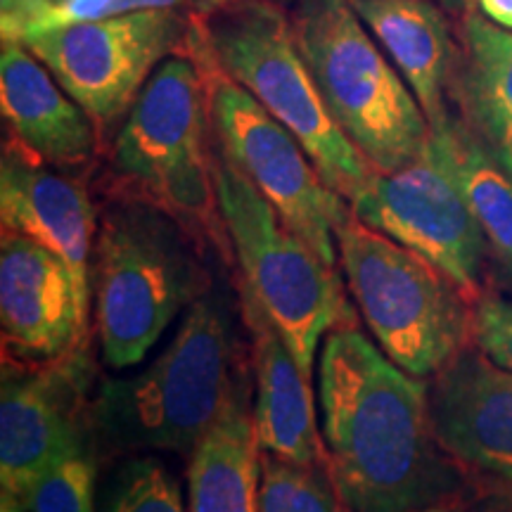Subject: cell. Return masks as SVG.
I'll return each instance as SVG.
<instances>
[{"label":"cell","mask_w":512,"mask_h":512,"mask_svg":"<svg viewBox=\"0 0 512 512\" xmlns=\"http://www.w3.org/2000/svg\"><path fill=\"white\" fill-rule=\"evenodd\" d=\"M475 5L479 15H484L498 27L512 31V0H475Z\"/></svg>","instance_id":"27"},{"label":"cell","mask_w":512,"mask_h":512,"mask_svg":"<svg viewBox=\"0 0 512 512\" xmlns=\"http://www.w3.org/2000/svg\"><path fill=\"white\" fill-rule=\"evenodd\" d=\"M195 0H3L5 43H24L43 31L67 24L93 22V19L124 15V12L183 8Z\"/></svg>","instance_id":"22"},{"label":"cell","mask_w":512,"mask_h":512,"mask_svg":"<svg viewBox=\"0 0 512 512\" xmlns=\"http://www.w3.org/2000/svg\"><path fill=\"white\" fill-rule=\"evenodd\" d=\"M432 131L446 147L491 259L512 285V174L463 121L448 117Z\"/></svg>","instance_id":"21"},{"label":"cell","mask_w":512,"mask_h":512,"mask_svg":"<svg viewBox=\"0 0 512 512\" xmlns=\"http://www.w3.org/2000/svg\"><path fill=\"white\" fill-rule=\"evenodd\" d=\"M216 192L240 266V294L264 311L313 380L323 339L356 323L342 275L299 238L247 176L216 147Z\"/></svg>","instance_id":"7"},{"label":"cell","mask_w":512,"mask_h":512,"mask_svg":"<svg viewBox=\"0 0 512 512\" xmlns=\"http://www.w3.org/2000/svg\"><path fill=\"white\" fill-rule=\"evenodd\" d=\"M316 387L328 472L351 512H411L456 496L460 472L434 434L430 389L356 323L323 339Z\"/></svg>","instance_id":"1"},{"label":"cell","mask_w":512,"mask_h":512,"mask_svg":"<svg viewBox=\"0 0 512 512\" xmlns=\"http://www.w3.org/2000/svg\"><path fill=\"white\" fill-rule=\"evenodd\" d=\"M439 3L446 5V10H451V12H463L467 0H439Z\"/></svg>","instance_id":"31"},{"label":"cell","mask_w":512,"mask_h":512,"mask_svg":"<svg viewBox=\"0 0 512 512\" xmlns=\"http://www.w3.org/2000/svg\"><path fill=\"white\" fill-rule=\"evenodd\" d=\"M0 110L12 143L50 166H81L98 147L93 117L22 43H3Z\"/></svg>","instance_id":"17"},{"label":"cell","mask_w":512,"mask_h":512,"mask_svg":"<svg viewBox=\"0 0 512 512\" xmlns=\"http://www.w3.org/2000/svg\"><path fill=\"white\" fill-rule=\"evenodd\" d=\"M290 19L332 119L373 171L389 174L418 159L430 121L349 0H294Z\"/></svg>","instance_id":"5"},{"label":"cell","mask_w":512,"mask_h":512,"mask_svg":"<svg viewBox=\"0 0 512 512\" xmlns=\"http://www.w3.org/2000/svg\"><path fill=\"white\" fill-rule=\"evenodd\" d=\"M0 512H24V505L17 503L15 498L3 494V501H0Z\"/></svg>","instance_id":"29"},{"label":"cell","mask_w":512,"mask_h":512,"mask_svg":"<svg viewBox=\"0 0 512 512\" xmlns=\"http://www.w3.org/2000/svg\"><path fill=\"white\" fill-rule=\"evenodd\" d=\"M273 3H278V5H283V8H287V5H292L294 0H273Z\"/></svg>","instance_id":"32"},{"label":"cell","mask_w":512,"mask_h":512,"mask_svg":"<svg viewBox=\"0 0 512 512\" xmlns=\"http://www.w3.org/2000/svg\"><path fill=\"white\" fill-rule=\"evenodd\" d=\"M498 162H501L503 166H505V169H508L510 171V174H512V140H510V143L508 145H505L503 147V150L501 152H498Z\"/></svg>","instance_id":"30"},{"label":"cell","mask_w":512,"mask_h":512,"mask_svg":"<svg viewBox=\"0 0 512 512\" xmlns=\"http://www.w3.org/2000/svg\"><path fill=\"white\" fill-rule=\"evenodd\" d=\"M95 479L91 446L76 448L36 479L22 505L27 512H95Z\"/></svg>","instance_id":"25"},{"label":"cell","mask_w":512,"mask_h":512,"mask_svg":"<svg viewBox=\"0 0 512 512\" xmlns=\"http://www.w3.org/2000/svg\"><path fill=\"white\" fill-rule=\"evenodd\" d=\"M0 325L12 354L43 363L79 351L88 328L69 266L10 230L0 240Z\"/></svg>","instance_id":"13"},{"label":"cell","mask_w":512,"mask_h":512,"mask_svg":"<svg viewBox=\"0 0 512 512\" xmlns=\"http://www.w3.org/2000/svg\"><path fill=\"white\" fill-rule=\"evenodd\" d=\"M209 287L192 233L174 214L152 200L112 204L93 254L95 318L107 366H138Z\"/></svg>","instance_id":"4"},{"label":"cell","mask_w":512,"mask_h":512,"mask_svg":"<svg viewBox=\"0 0 512 512\" xmlns=\"http://www.w3.org/2000/svg\"><path fill=\"white\" fill-rule=\"evenodd\" d=\"M472 342L512 373V297L484 292L472 304Z\"/></svg>","instance_id":"26"},{"label":"cell","mask_w":512,"mask_h":512,"mask_svg":"<svg viewBox=\"0 0 512 512\" xmlns=\"http://www.w3.org/2000/svg\"><path fill=\"white\" fill-rule=\"evenodd\" d=\"M328 467L261 456V512H347Z\"/></svg>","instance_id":"23"},{"label":"cell","mask_w":512,"mask_h":512,"mask_svg":"<svg viewBox=\"0 0 512 512\" xmlns=\"http://www.w3.org/2000/svg\"><path fill=\"white\" fill-rule=\"evenodd\" d=\"M235 347L228 297L209 287L150 366L102 382L93 418L107 444L192 453L219 420L242 373L235 368Z\"/></svg>","instance_id":"2"},{"label":"cell","mask_w":512,"mask_h":512,"mask_svg":"<svg viewBox=\"0 0 512 512\" xmlns=\"http://www.w3.org/2000/svg\"><path fill=\"white\" fill-rule=\"evenodd\" d=\"M192 5L211 64L304 145L332 190L354 200L375 171L332 119L294 41L290 12L273 0H195Z\"/></svg>","instance_id":"3"},{"label":"cell","mask_w":512,"mask_h":512,"mask_svg":"<svg viewBox=\"0 0 512 512\" xmlns=\"http://www.w3.org/2000/svg\"><path fill=\"white\" fill-rule=\"evenodd\" d=\"M411 512H463V510H460L456 503L444 501V503H434V505H427V508H418V510H411Z\"/></svg>","instance_id":"28"},{"label":"cell","mask_w":512,"mask_h":512,"mask_svg":"<svg viewBox=\"0 0 512 512\" xmlns=\"http://www.w3.org/2000/svg\"><path fill=\"white\" fill-rule=\"evenodd\" d=\"M211 121L216 138L247 181L280 219L316 252L337 268V230L351 216V204L325 181L304 145L273 119L240 83L207 67Z\"/></svg>","instance_id":"9"},{"label":"cell","mask_w":512,"mask_h":512,"mask_svg":"<svg viewBox=\"0 0 512 512\" xmlns=\"http://www.w3.org/2000/svg\"><path fill=\"white\" fill-rule=\"evenodd\" d=\"M240 373L219 420L192 448L188 512H261V446Z\"/></svg>","instance_id":"19"},{"label":"cell","mask_w":512,"mask_h":512,"mask_svg":"<svg viewBox=\"0 0 512 512\" xmlns=\"http://www.w3.org/2000/svg\"><path fill=\"white\" fill-rule=\"evenodd\" d=\"M88 363L79 351L34 370H8L0 389V484L24 501L50 465L91 446L83 427V384Z\"/></svg>","instance_id":"12"},{"label":"cell","mask_w":512,"mask_h":512,"mask_svg":"<svg viewBox=\"0 0 512 512\" xmlns=\"http://www.w3.org/2000/svg\"><path fill=\"white\" fill-rule=\"evenodd\" d=\"M0 221L3 230L24 235L60 256L74 275L81 304L91 309L100 226L91 195L79 181L10 143L0 162Z\"/></svg>","instance_id":"15"},{"label":"cell","mask_w":512,"mask_h":512,"mask_svg":"<svg viewBox=\"0 0 512 512\" xmlns=\"http://www.w3.org/2000/svg\"><path fill=\"white\" fill-rule=\"evenodd\" d=\"M207 67L190 53L159 64L131 105L114 143V166L174 214L192 235L228 247L214 178Z\"/></svg>","instance_id":"6"},{"label":"cell","mask_w":512,"mask_h":512,"mask_svg":"<svg viewBox=\"0 0 512 512\" xmlns=\"http://www.w3.org/2000/svg\"><path fill=\"white\" fill-rule=\"evenodd\" d=\"M337 254L375 344L406 373L437 375L472 342V302L463 290L354 211L337 230Z\"/></svg>","instance_id":"8"},{"label":"cell","mask_w":512,"mask_h":512,"mask_svg":"<svg viewBox=\"0 0 512 512\" xmlns=\"http://www.w3.org/2000/svg\"><path fill=\"white\" fill-rule=\"evenodd\" d=\"M192 12L157 8L67 24L27 38V46L95 121H114L166 57L185 53Z\"/></svg>","instance_id":"11"},{"label":"cell","mask_w":512,"mask_h":512,"mask_svg":"<svg viewBox=\"0 0 512 512\" xmlns=\"http://www.w3.org/2000/svg\"><path fill=\"white\" fill-rule=\"evenodd\" d=\"M100 512H185L181 489L155 458H131L117 465L102 491Z\"/></svg>","instance_id":"24"},{"label":"cell","mask_w":512,"mask_h":512,"mask_svg":"<svg viewBox=\"0 0 512 512\" xmlns=\"http://www.w3.org/2000/svg\"><path fill=\"white\" fill-rule=\"evenodd\" d=\"M349 204L358 221L437 266L472 304L482 297L486 238L437 133L411 164L375 171Z\"/></svg>","instance_id":"10"},{"label":"cell","mask_w":512,"mask_h":512,"mask_svg":"<svg viewBox=\"0 0 512 512\" xmlns=\"http://www.w3.org/2000/svg\"><path fill=\"white\" fill-rule=\"evenodd\" d=\"M470 128L494 155L512 140V31L467 12L453 95Z\"/></svg>","instance_id":"20"},{"label":"cell","mask_w":512,"mask_h":512,"mask_svg":"<svg viewBox=\"0 0 512 512\" xmlns=\"http://www.w3.org/2000/svg\"><path fill=\"white\" fill-rule=\"evenodd\" d=\"M418 98L432 126L451 117L460 48L448 29L446 12L434 0H349Z\"/></svg>","instance_id":"18"},{"label":"cell","mask_w":512,"mask_h":512,"mask_svg":"<svg viewBox=\"0 0 512 512\" xmlns=\"http://www.w3.org/2000/svg\"><path fill=\"white\" fill-rule=\"evenodd\" d=\"M427 389L434 434L451 460L512 484L510 370L467 344Z\"/></svg>","instance_id":"14"},{"label":"cell","mask_w":512,"mask_h":512,"mask_svg":"<svg viewBox=\"0 0 512 512\" xmlns=\"http://www.w3.org/2000/svg\"><path fill=\"white\" fill-rule=\"evenodd\" d=\"M240 313L254 344V432L261 451L299 465L328 467L318 430L313 380L290 344L254 302L240 294Z\"/></svg>","instance_id":"16"},{"label":"cell","mask_w":512,"mask_h":512,"mask_svg":"<svg viewBox=\"0 0 512 512\" xmlns=\"http://www.w3.org/2000/svg\"><path fill=\"white\" fill-rule=\"evenodd\" d=\"M510 512H512V510H510Z\"/></svg>","instance_id":"33"}]
</instances>
